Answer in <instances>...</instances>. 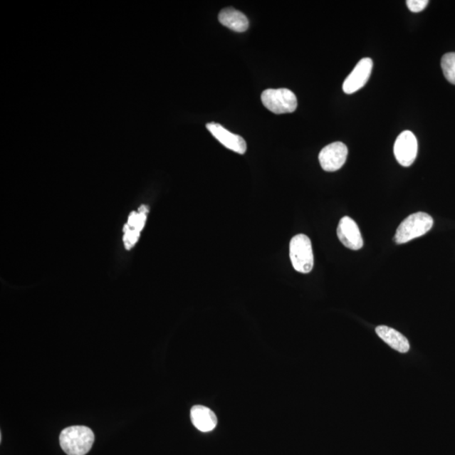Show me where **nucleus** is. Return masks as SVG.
Wrapping results in <instances>:
<instances>
[{
  "mask_svg": "<svg viewBox=\"0 0 455 455\" xmlns=\"http://www.w3.org/2000/svg\"><path fill=\"white\" fill-rule=\"evenodd\" d=\"M95 441L93 432L85 426H73L63 429L59 438L61 448L68 455H85Z\"/></svg>",
  "mask_w": 455,
  "mask_h": 455,
  "instance_id": "f257e3e1",
  "label": "nucleus"
},
{
  "mask_svg": "<svg viewBox=\"0 0 455 455\" xmlns=\"http://www.w3.org/2000/svg\"><path fill=\"white\" fill-rule=\"evenodd\" d=\"M434 219L426 213L413 214L404 219L397 229L394 240L395 243H407L414 239L424 236L433 228Z\"/></svg>",
  "mask_w": 455,
  "mask_h": 455,
  "instance_id": "f03ea898",
  "label": "nucleus"
},
{
  "mask_svg": "<svg viewBox=\"0 0 455 455\" xmlns=\"http://www.w3.org/2000/svg\"><path fill=\"white\" fill-rule=\"evenodd\" d=\"M289 256L293 268L297 272L306 274L313 269V250L310 238L305 234H297L292 239L289 245Z\"/></svg>",
  "mask_w": 455,
  "mask_h": 455,
  "instance_id": "7ed1b4c3",
  "label": "nucleus"
},
{
  "mask_svg": "<svg viewBox=\"0 0 455 455\" xmlns=\"http://www.w3.org/2000/svg\"><path fill=\"white\" fill-rule=\"evenodd\" d=\"M266 109L275 114L292 113L297 109L298 100L293 92L288 89H268L261 94Z\"/></svg>",
  "mask_w": 455,
  "mask_h": 455,
  "instance_id": "20e7f679",
  "label": "nucleus"
},
{
  "mask_svg": "<svg viewBox=\"0 0 455 455\" xmlns=\"http://www.w3.org/2000/svg\"><path fill=\"white\" fill-rule=\"evenodd\" d=\"M418 151L417 140L414 133L404 131L395 140L394 154L399 164L404 167H411L414 163Z\"/></svg>",
  "mask_w": 455,
  "mask_h": 455,
  "instance_id": "39448f33",
  "label": "nucleus"
},
{
  "mask_svg": "<svg viewBox=\"0 0 455 455\" xmlns=\"http://www.w3.org/2000/svg\"><path fill=\"white\" fill-rule=\"evenodd\" d=\"M347 155V147L342 142H335L320 151L319 162L324 171L337 172L346 162Z\"/></svg>",
  "mask_w": 455,
  "mask_h": 455,
  "instance_id": "423d86ee",
  "label": "nucleus"
},
{
  "mask_svg": "<svg viewBox=\"0 0 455 455\" xmlns=\"http://www.w3.org/2000/svg\"><path fill=\"white\" fill-rule=\"evenodd\" d=\"M372 68L373 61L371 58L361 59L343 83L342 89L345 93L350 95L362 89L370 80Z\"/></svg>",
  "mask_w": 455,
  "mask_h": 455,
  "instance_id": "0eeeda50",
  "label": "nucleus"
},
{
  "mask_svg": "<svg viewBox=\"0 0 455 455\" xmlns=\"http://www.w3.org/2000/svg\"><path fill=\"white\" fill-rule=\"evenodd\" d=\"M149 208L142 205L137 212H132L125 226H124L123 242L127 250H130L139 240L140 232L144 229Z\"/></svg>",
  "mask_w": 455,
  "mask_h": 455,
  "instance_id": "6e6552de",
  "label": "nucleus"
},
{
  "mask_svg": "<svg viewBox=\"0 0 455 455\" xmlns=\"http://www.w3.org/2000/svg\"><path fill=\"white\" fill-rule=\"evenodd\" d=\"M338 236L342 245L352 251L360 250L364 246V240L360 228L350 217H343L338 227Z\"/></svg>",
  "mask_w": 455,
  "mask_h": 455,
  "instance_id": "1a4fd4ad",
  "label": "nucleus"
},
{
  "mask_svg": "<svg viewBox=\"0 0 455 455\" xmlns=\"http://www.w3.org/2000/svg\"><path fill=\"white\" fill-rule=\"evenodd\" d=\"M216 140L226 147L227 149L236 152L237 154L244 155L247 150L245 140L240 135H234L220 125L219 123L209 122L206 125Z\"/></svg>",
  "mask_w": 455,
  "mask_h": 455,
  "instance_id": "9d476101",
  "label": "nucleus"
},
{
  "mask_svg": "<svg viewBox=\"0 0 455 455\" xmlns=\"http://www.w3.org/2000/svg\"><path fill=\"white\" fill-rule=\"evenodd\" d=\"M191 420L196 429L202 433L213 431L218 424L215 413L204 406H195L192 408Z\"/></svg>",
  "mask_w": 455,
  "mask_h": 455,
  "instance_id": "9b49d317",
  "label": "nucleus"
},
{
  "mask_svg": "<svg viewBox=\"0 0 455 455\" xmlns=\"http://www.w3.org/2000/svg\"><path fill=\"white\" fill-rule=\"evenodd\" d=\"M376 333L390 347L399 352L406 353L410 350V343L406 337L397 330L386 325H380L376 328Z\"/></svg>",
  "mask_w": 455,
  "mask_h": 455,
  "instance_id": "f8f14e48",
  "label": "nucleus"
},
{
  "mask_svg": "<svg viewBox=\"0 0 455 455\" xmlns=\"http://www.w3.org/2000/svg\"><path fill=\"white\" fill-rule=\"evenodd\" d=\"M219 21L228 28L236 31L244 32L249 27V21L241 11L234 8H226L219 13Z\"/></svg>",
  "mask_w": 455,
  "mask_h": 455,
  "instance_id": "ddd939ff",
  "label": "nucleus"
},
{
  "mask_svg": "<svg viewBox=\"0 0 455 455\" xmlns=\"http://www.w3.org/2000/svg\"><path fill=\"white\" fill-rule=\"evenodd\" d=\"M441 66L446 79L451 84L455 85V53H449L444 55Z\"/></svg>",
  "mask_w": 455,
  "mask_h": 455,
  "instance_id": "4468645a",
  "label": "nucleus"
},
{
  "mask_svg": "<svg viewBox=\"0 0 455 455\" xmlns=\"http://www.w3.org/2000/svg\"><path fill=\"white\" fill-rule=\"evenodd\" d=\"M429 3L427 0H407V6L412 12L417 13L424 11Z\"/></svg>",
  "mask_w": 455,
  "mask_h": 455,
  "instance_id": "2eb2a0df",
  "label": "nucleus"
}]
</instances>
